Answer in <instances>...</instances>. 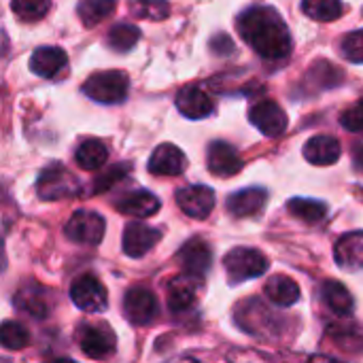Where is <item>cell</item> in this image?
Wrapping results in <instances>:
<instances>
[{
    "label": "cell",
    "mask_w": 363,
    "mask_h": 363,
    "mask_svg": "<svg viewBox=\"0 0 363 363\" xmlns=\"http://www.w3.org/2000/svg\"><path fill=\"white\" fill-rule=\"evenodd\" d=\"M242 40L266 60H283L291 51V34L283 17L272 6H251L238 21Z\"/></svg>",
    "instance_id": "obj_1"
},
{
    "label": "cell",
    "mask_w": 363,
    "mask_h": 363,
    "mask_svg": "<svg viewBox=\"0 0 363 363\" xmlns=\"http://www.w3.org/2000/svg\"><path fill=\"white\" fill-rule=\"evenodd\" d=\"M130 89V79L123 70H104V72H96L91 74L85 85L83 91L87 98L102 102V104H119L125 100Z\"/></svg>",
    "instance_id": "obj_2"
},
{
    "label": "cell",
    "mask_w": 363,
    "mask_h": 363,
    "mask_svg": "<svg viewBox=\"0 0 363 363\" xmlns=\"http://www.w3.org/2000/svg\"><path fill=\"white\" fill-rule=\"evenodd\" d=\"M223 266L232 283H242L262 277L268 270V259L257 249L236 247L225 255Z\"/></svg>",
    "instance_id": "obj_3"
},
{
    "label": "cell",
    "mask_w": 363,
    "mask_h": 363,
    "mask_svg": "<svg viewBox=\"0 0 363 363\" xmlns=\"http://www.w3.org/2000/svg\"><path fill=\"white\" fill-rule=\"evenodd\" d=\"M36 191L43 200H62L77 196L81 191V185L62 164H53L40 172Z\"/></svg>",
    "instance_id": "obj_4"
},
{
    "label": "cell",
    "mask_w": 363,
    "mask_h": 363,
    "mask_svg": "<svg viewBox=\"0 0 363 363\" xmlns=\"http://www.w3.org/2000/svg\"><path fill=\"white\" fill-rule=\"evenodd\" d=\"M236 323L249 332L251 336L257 338H270L274 330V315L272 311L259 302V300H249L236 308Z\"/></svg>",
    "instance_id": "obj_5"
},
{
    "label": "cell",
    "mask_w": 363,
    "mask_h": 363,
    "mask_svg": "<svg viewBox=\"0 0 363 363\" xmlns=\"http://www.w3.org/2000/svg\"><path fill=\"white\" fill-rule=\"evenodd\" d=\"M70 298L74 306L85 313H102L106 311V304H108L106 289L94 274L79 277L70 287Z\"/></svg>",
    "instance_id": "obj_6"
},
{
    "label": "cell",
    "mask_w": 363,
    "mask_h": 363,
    "mask_svg": "<svg viewBox=\"0 0 363 363\" xmlns=\"http://www.w3.org/2000/svg\"><path fill=\"white\" fill-rule=\"evenodd\" d=\"M66 236L79 245H100L104 238V219L94 211H77L66 223Z\"/></svg>",
    "instance_id": "obj_7"
},
{
    "label": "cell",
    "mask_w": 363,
    "mask_h": 363,
    "mask_svg": "<svg viewBox=\"0 0 363 363\" xmlns=\"http://www.w3.org/2000/svg\"><path fill=\"white\" fill-rule=\"evenodd\" d=\"M79 345L89 359H108L117 349V338L106 325H85L81 328Z\"/></svg>",
    "instance_id": "obj_8"
},
{
    "label": "cell",
    "mask_w": 363,
    "mask_h": 363,
    "mask_svg": "<svg viewBox=\"0 0 363 363\" xmlns=\"http://www.w3.org/2000/svg\"><path fill=\"white\" fill-rule=\"evenodd\" d=\"M249 121L266 136L274 138L287 130V115L274 100H262L249 111Z\"/></svg>",
    "instance_id": "obj_9"
},
{
    "label": "cell",
    "mask_w": 363,
    "mask_h": 363,
    "mask_svg": "<svg viewBox=\"0 0 363 363\" xmlns=\"http://www.w3.org/2000/svg\"><path fill=\"white\" fill-rule=\"evenodd\" d=\"M179 208L191 219H206L215 208V191L206 185H189L177 191Z\"/></svg>",
    "instance_id": "obj_10"
},
{
    "label": "cell",
    "mask_w": 363,
    "mask_h": 363,
    "mask_svg": "<svg viewBox=\"0 0 363 363\" xmlns=\"http://www.w3.org/2000/svg\"><path fill=\"white\" fill-rule=\"evenodd\" d=\"M123 313L130 323L149 325L157 317V298L145 287H134L123 298Z\"/></svg>",
    "instance_id": "obj_11"
},
{
    "label": "cell",
    "mask_w": 363,
    "mask_h": 363,
    "mask_svg": "<svg viewBox=\"0 0 363 363\" xmlns=\"http://www.w3.org/2000/svg\"><path fill=\"white\" fill-rule=\"evenodd\" d=\"M179 262L185 270V274L202 279L213 264V251L208 247L206 240L202 238H191L183 245V249L179 251Z\"/></svg>",
    "instance_id": "obj_12"
},
{
    "label": "cell",
    "mask_w": 363,
    "mask_h": 363,
    "mask_svg": "<svg viewBox=\"0 0 363 363\" xmlns=\"http://www.w3.org/2000/svg\"><path fill=\"white\" fill-rule=\"evenodd\" d=\"M162 238V232L145 225V223H128L123 230V253L128 257H143L147 255Z\"/></svg>",
    "instance_id": "obj_13"
},
{
    "label": "cell",
    "mask_w": 363,
    "mask_h": 363,
    "mask_svg": "<svg viewBox=\"0 0 363 363\" xmlns=\"http://www.w3.org/2000/svg\"><path fill=\"white\" fill-rule=\"evenodd\" d=\"M206 164L215 177H232L242 170V160L238 151L230 143H223V140L211 143L208 153H206Z\"/></svg>",
    "instance_id": "obj_14"
},
{
    "label": "cell",
    "mask_w": 363,
    "mask_h": 363,
    "mask_svg": "<svg viewBox=\"0 0 363 363\" xmlns=\"http://www.w3.org/2000/svg\"><path fill=\"white\" fill-rule=\"evenodd\" d=\"M15 306L34 319H45L51 313V294L38 283H26L15 294Z\"/></svg>",
    "instance_id": "obj_15"
},
{
    "label": "cell",
    "mask_w": 363,
    "mask_h": 363,
    "mask_svg": "<svg viewBox=\"0 0 363 363\" xmlns=\"http://www.w3.org/2000/svg\"><path fill=\"white\" fill-rule=\"evenodd\" d=\"M200 296V279L183 274L170 281L168 285V306L172 313H185L189 311Z\"/></svg>",
    "instance_id": "obj_16"
},
{
    "label": "cell",
    "mask_w": 363,
    "mask_h": 363,
    "mask_svg": "<svg viewBox=\"0 0 363 363\" xmlns=\"http://www.w3.org/2000/svg\"><path fill=\"white\" fill-rule=\"evenodd\" d=\"M177 108L187 119H204L215 111V102L204 89L196 85H187L177 96Z\"/></svg>",
    "instance_id": "obj_17"
},
{
    "label": "cell",
    "mask_w": 363,
    "mask_h": 363,
    "mask_svg": "<svg viewBox=\"0 0 363 363\" xmlns=\"http://www.w3.org/2000/svg\"><path fill=\"white\" fill-rule=\"evenodd\" d=\"M187 166V160L183 155V151L170 143L160 145L151 160H149V172L160 174V177H179Z\"/></svg>",
    "instance_id": "obj_18"
},
{
    "label": "cell",
    "mask_w": 363,
    "mask_h": 363,
    "mask_svg": "<svg viewBox=\"0 0 363 363\" xmlns=\"http://www.w3.org/2000/svg\"><path fill=\"white\" fill-rule=\"evenodd\" d=\"M334 257H336V264L342 268V270H349V272H357L363 268V232H349L345 234L338 242H336V249H334Z\"/></svg>",
    "instance_id": "obj_19"
},
{
    "label": "cell",
    "mask_w": 363,
    "mask_h": 363,
    "mask_svg": "<svg viewBox=\"0 0 363 363\" xmlns=\"http://www.w3.org/2000/svg\"><path fill=\"white\" fill-rule=\"evenodd\" d=\"M340 153H342V147H340L338 138H334L330 134L313 136L304 145V157L315 166H332L340 160Z\"/></svg>",
    "instance_id": "obj_20"
},
{
    "label": "cell",
    "mask_w": 363,
    "mask_h": 363,
    "mask_svg": "<svg viewBox=\"0 0 363 363\" xmlns=\"http://www.w3.org/2000/svg\"><path fill=\"white\" fill-rule=\"evenodd\" d=\"M268 202V194L262 187H249V189H240L236 194H232L228 198V211L234 217H253L259 211H264Z\"/></svg>",
    "instance_id": "obj_21"
},
{
    "label": "cell",
    "mask_w": 363,
    "mask_h": 363,
    "mask_svg": "<svg viewBox=\"0 0 363 363\" xmlns=\"http://www.w3.org/2000/svg\"><path fill=\"white\" fill-rule=\"evenodd\" d=\"M66 64H68V57H66V53L60 47H40L30 57L32 72L43 77V79L55 77L60 70H64Z\"/></svg>",
    "instance_id": "obj_22"
},
{
    "label": "cell",
    "mask_w": 363,
    "mask_h": 363,
    "mask_svg": "<svg viewBox=\"0 0 363 363\" xmlns=\"http://www.w3.org/2000/svg\"><path fill=\"white\" fill-rule=\"evenodd\" d=\"M115 206L123 215L145 219V217H151V215H155L160 211V200L151 191L138 189V191H132V194L119 198V202Z\"/></svg>",
    "instance_id": "obj_23"
},
{
    "label": "cell",
    "mask_w": 363,
    "mask_h": 363,
    "mask_svg": "<svg viewBox=\"0 0 363 363\" xmlns=\"http://www.w3.org/2000/svg\"><path fill=\"white\" fill-rule=\"evenodd\" d=\"M321 298H323L325 306L330 311H334L336 315H351L355 308L351 291L338 281H325L321 287Z\"/></svg>",
    "instance_id": "obj_24"
},
{
    "label": "cell",
    "mask_w": 363,
    "mask_h": 363,
    "mask_svg": "<svg viewBox=\"0 0 363 363\" xmlns=\"http://www.w3.org/2000/svg\"><path fill=\"white\" fill-rule=\"evenodd\" d=\"M266 296L279 306H294L300 300V287L289 277H272L266 283Z\"/></svg>",
    "instance_id": "obj_25"
},
{
    "label": "cell",
    "mask_w": 363,
    "mask_h": 363,
    "mask_svg": "<svg viewBox=\"0 0 363 363\" xmlns=\"http://www.w3.org/2000/svg\"><path fill=\"white\" fill-rule=\"evenodd\" d=\"M74 160L77 164L83 168V170H98L106 164L108 160V149L104 143L96 140V138H89V140H83L74 153Z\"/></svg>",
    "instance_id": "obj_26"
},
{
    "label": "cell",
    "mask_w": 363,
    "mask_h": 363,
    "mask_svg": "<svg viewBox=\"0 0 363 363\" xmlns=\"http://www.w3.org/2000/svg\"><path fill=\"white\" fill-rule=\"evenodd\" d=\"M287 211L306 223H319L328 215V204L319 200H308V198H294L287 202Z\"/></svg>",
    "instance_id": "obj_27"
},
{
    "label": "cell",
    "mask_w": 363,
    "mask_h": 363,
    "mask_svg": "<svg viewBox=\"0 0 363 363\" xmlns=\"http://www.w3.org/2000/svg\"><path fill=\"white\" fill-rule=\"evenodd\" d=\"M115 11V0H79L77 13L83 21V26L91 28L106 19Z\"/></svg>",
    "instance_id": "obj_28"
},
{
    "label": "cell",
    "mask_w": 363,
    "mask_h": 363,
    "mask_svg": "<svg viewBox=\"0 0 363 363\" xmlns=\"http://www.w3.org/2000/svg\"><path fill=\"white\" fill-rule=\"evenodd\" d=\"M302 11L311 19L317 21H332L338 19L345 11L340 0H302Z\"/></svg>",
    "instance_id": "obj_29"
},
{
    "label": "cell",
    "mask_w": 363,
    "mask_h": 363,
    "mask_svg": "<svg viewBox=\"0 0 363 363\" xmlns=\"http://www.w3.org/2000/svg\"><path fill=\"white\" fill-rule=\"evenodd\" d=\"M140 40V30L132 23H119V26H113L108 36H106V43L111 49L115 51H130L136 43Z\"/></svg>",
    "instance_id": "obj_30"
},
{
    "label": "cell",
    "mask_w": 363,
    "mask_h": 363,
    "mask_svg": "<svg viewBox=\"0 0 363 363\" xmlns=\"http://www.w3.org/2000/svg\"><path fill=\"white\" fill-rule=\"evenodd\" d=\"M28 342H30V334L21 323H17V321H2L0 323V345L4 349L19 351L23 347H28Z\"/></svg>",
    "instance_id": "obj_31"
},
{
    "label": "cell",
    "mask_w": 363,
    "mask_h": 363,
    "mask_svg": "<svg viewBox=\"0 0 363 363\" xmlns=\"http://www.w3.org/2000/svg\"><path fill=\"white\" fill-rule=\"evenodd\" d=\"M130 11L138 19H166L170 15V4L166 0H136L130 4Z\"/></svg>",
    "instance_id": "obj_32"
},
{
    "label": "cell",
    "mask_w": 363,
    "mask_h": 363,
    "mask_svg": "<svg viewBox=\"0 0 363 363\" xmlns=\"http://www.w3.org/2000/svg\"><path fill=\"white\" fill-rule=\"evenodd\" d=\"M11 9L21 21H38L51 9V0H13Z\"/></svg>",
    "instance_id": "obj_33"
},
{
    "label": "cell",
    "mask_w": 363,
    "mask_h": 363,
    "mask_svg": "<svg viewBox=\"0 0 363 363\" xmlns=\"http://www.w3.org/2000/svg\"><path fill=\"white\" fill-rule=\"evenodd\" d=\"M342 53L349 62L353 64H363V30L351 32L342 40Z\"/></svg>",
    "instance_id": "obj_34"
},
{
    "label": "cell",
    "mask_w": 363,
    "mask_h": 363,
    "mask_svg": "<svg viewBox=\"0 0 363 363\" xmlns=\"http://www.w3.org/2000/svg\"><path fill=\"white\" fill-rule=\"evenodd\" d=\"M342 128H347L349 132H363V98L357 100L353 106H349L342 117H340Z\"/></svg>",
    "instance_id": "obj_35"
},
{
    "label": "cell",
    "mask_w": 363,
    "mask_h": 363,
    "mask_svg": "<svg viewBox=\"0 0 363 363\" xmlns=\"http://www.w3.org/2000/svg\"><path fill=\"white\" fill-rule=\"evenodd\" d=\"M125 174H128V166H113V168H108L100 179H96V183H94V194L106 191L113 183L121 181Z\"/></svg>",
    "instance_id": "obj_36"
},
{
    "label": "cell",
    "mask_w": 363,
    "mask_h": 363,
    "mask_svg": "<svg viewBox=\"0 0 363 363\" xmlns=\"http://www.w3.org/2000/svg\"><path fill=\"white\" fill-rule=\"evenodd\" d=\"M228 363H272V359L253 349H236L228 355Z\"/></svg>",
    "instance_id": "obj_37"
},
{
    "label": "cell",
    "mask_w": 363,
    "mask_h": 363,
    "mask_svg": "<svg viewBox=\"0 0 363 363\" xmlns=\"http://www.w3.org/2000/svg\"><path fill=\"white\" fill-rule=\"evenodd\" d=\"M211 47L215 49V51H219V47H223L221 49V53H232V49H234V43L230 40V36H225V34H219L213 43H211Z\"/></svg>",
    "instance_id": "obj_38"
},
{
    "label": "cell",
    "mask_w": 363,
    "mask_h": 363,
    "mask_svg": "<svg viewBox=\"0 0 363 363\" xmlns=\"http://www.w3.org/2000/svg\"><path fill=\"white\" fill-rule=\"evenodd\" d=\"M308 363H338V362H334V359H330V357H323V355H317V357H313Z\"/></svg>",
    "instance_id": "obj_39"
},
{
    "label": "cell",
    "mask_w": 363,
    "mask_h": 363,
    "mask_svg": "<svg viewBox=\"0 0 363 363\" xmlns=\"http://www.w3.org/2000/svg\"><path fill=\"white\" fill-rule=\"evenodd\" d=\"M2 262H4V255H2V240H0V270H2V266H4Z\"/></svg>",
    "instance_id": "obj_40"
},
{
    "label": "cell",
    "mask_w": 363,
    "mask_h": 363,
    "mask_svg": "<svg viewBox=\"0 0 363 363\" xmlns=\"http://www.w3.org/2000/svg\"><path fill=\"white\" fill-rule=\"evenodd\" d=\"M0 363H21V362H15V359H9V357H0Z\"/></svg>",
    "instance_id": "obj_41"
},
{
    "label": "cell",
    "mask_w": 363,
    "mask_h": 363,
    "mask_svg": "<svg viewBox=\"0 0 363 363\" xmlns=\"http://www.w3.org/2000/svg\"><path fill=\"white\" fill-rule=\"evenodd\" d=\"M55 363H77V362H70V359H57Z\"/></svg>",
    "instance_id": "obj_42"
}]
</instances>
